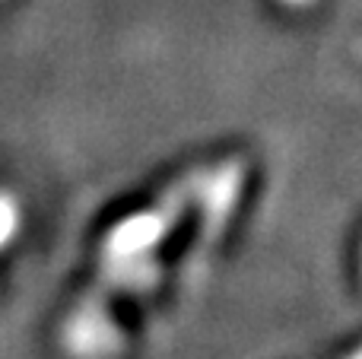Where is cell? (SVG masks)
I'll return each mask as SVG.
<instances>
[{
  "instance_id": "6da1fadb",
  "label": "cell",
  "mask_w": 362,
  "mask_h": 359,
  "mask_svg": "<svg viewBox=\"0 0 362 359\" xmlns=\"http://www.w3.org/2000/svg\"><path fill=\"white\" fill-rule=\"evenodd\" d=\"M10 233V216H6V210H0V239Z\"/></svg>"
}]
</instances>
